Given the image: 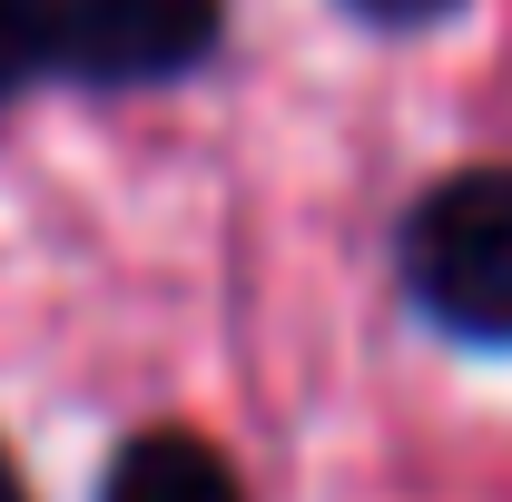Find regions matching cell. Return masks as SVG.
Here are the masks:
<instances>
[{
    "instance_id": "6da1fadb",
    "label": "cell",
    "mask_w": 512,
    "mask_h": 502,
    "mask_svg": "<svg viewBox=\"0 0 512 502\" xmlns=\"http://www.w3.org/2000/svg\"><path fill=\"white\" fill-rule=\"evenodd\" d=\"M404 286L463 345H512V168H453L404 227Z\"/></svg>"
},
{
    "instance_id": "7a4b0ae2",
    "label": "cell",
    "mask_w": 512,
    "mask_h": 502,
    "mask_svg": "<svg viewBox=\"0 0 512 502\" xmlns=\"http://www.w3.org/2000/svg\"><path fill=\"white\" fill-rule=\"evenodd\" d=\"M227 0H40V60L99 89H148L217 50Z\"/></svg>"
},
{
    "instance_id": "3957f363",
    "label": "cell",
    "mask_w": 512,
    "mask_h": 502,
    "mask_svg": "<svg viewBox=\"0 0 512 502\" xmlns=\"http://www.w3.org/2000/svg\"><path fill=\"white\" fill-rule=\"evenodd\" d=\"M99 502H247V483H237V463L207 434L158 424V434L119 443V463L99 473Z\"/></svg>"
},
{
    "instance_id": "277c9868",
    "label": "cell",
    "mask_w": 512,
    "mask_h": 502,
    "mask_svg": "<svg viewBox=\"0 0 512 502\" xmlns=\"http://www.w3.org/2000/svg\"><path fill=\"white\" fill-rule=\"evenodd\" d=\"M30 69H50L40 60V0H0V99H10Z\"/></svg>"
},
{
    "instance_id": "5b68a950",
    "label": "cell",
    "mask_w": 512,
    "mask_h": 502,
    "mask_svg": "<svg viewBox=\"0 0 512 502\" xmlns=\"http://www.w3.org/2000/svg\"><path fill=\"white\" fill-rule=\"evenodd\" d=\"M355 20H375V30H434L444 10H463V0H345Z\"/></svg>"
},
{
    "instance_id": "8992f818",
    "label": "cell",
    "mask_w": 512,
    "mask_h": 502,
    "mask_svg": "<svg viewBox=\"0 0 512 502\" xmlns=\"http://www.w3.org/2000/svg\"><path fill=\"white\" fill-rule=\"evenodd\" d=\"M0 502H30V483H20V463L0 453Z\"/></svg>"
}]
</instances>
